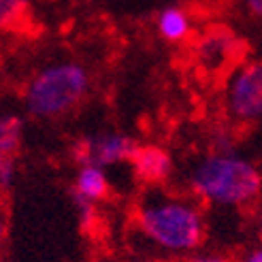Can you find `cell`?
<instances>
[{
  "label": "cell",
  "mask_w": 262,
  "mask_h": 262,
  "mask_svg": "<svg viewBox=\"0 0 262 262\" xmlns=\"http://www.w3.org/2000/svg\"><path fill=\"white\" fill-rule=\"evenodd\" d=\"M137 224L145 237L166 252H192L205 239V217L192 199L149 192L137 207Z\"/></svg>",
  "instance_id": "obj_1"
},
{
  "label": "cell",
  "mask_w": 262,
  "mask_h": 262,
  "mask_svg": "<svg viewBox=\"0 0 262 262\" xmlns=\"http://www.w3.org/2000/svg\"><path fill=\"white\" fill-rule=\"evenodd\" d=\"M192 192L217 207H250L262 192V175L250 160L237 154L213 151L190 173Z\"/></svg>",
  "instance_id": "obj_2"
},
{
  "label": "cell",
  "mask_w": 262,
  "mask_h": 262,
  "mask_svg": "<svg viewBox=\"0 0 262 262\" xmlns=\"http://www.w3.org/2000/svg\"><path fill=\"white\" fill-rule=\"evenodd\" d=\"M90 88V75L81 64L60 62L38 71L26 85L24 102L30 115L41 120L71 113L79 104Z\"/></svg>",
  "instance_id": "obj_3"
},
{
  "label": "cell",
  "mask_w": 262,
  "mask_h": 262,
  "mask_svg": "<svg viewBox=\"0 0 262 262\" xmlns=\"http://www.w3.org/2000/svg\"><path fill=\"white\" fill-rule=\"evenodd\" d=\"M226 109L232 120L254 124L262 120V62H241L228 75Z\"/></svg>",
  "instance_id": "obj_4"
},
{
  "label": "cell",
  "mask_w": 262,
  "mask_h": 262,
  "mask_svg": "<svg viewBox=\"0 0 262 262\" xmlns=\"http://www.w3.org/2000/svg\"><path fill=\"white\" fill-rule=\"evenodd\" d=\"M243 54V43L228 28H209L194 47L196 64L205 73H224L239 67V58Z\"/></svg>",
  "instance_id": "obj_5"
},
{
  "label": "cell",
  "mask_w": 262,
  "mask_h": 262,
  "mask_svg": "<svg viewBox=\"0 0 262 262\" xmlns=\"http://www.w3.org/2000/svg\"><path fill=\"white\" fill-rule=\"evenodd\" d=\"M139 149V143L122 133H102L88 137L79 147L81 162L98 164V166H111L120 162H130Z\"/></svg>",
  "instance_id": "obj_6"
},
{
  "label": "cell",
  "mask_w": 262,
  "mask_h": 262,
  "mask_svg": "<svg viewBox=\"0 0 262 262\" xmlns=\"http://www.w3.org/2000/svg\"><path fill=\"white\" fill-rule=\"evenodd\" d=\"M130 164L135 166V173L139 179H143L145 183H151V186H156V183H162L164 179L171 177L173 173V160L171 156H168L164 149L160 147H141L137 149L135 158L130 160Z\"/></svg>",
  "instance_id": "obj_7"
},
{
  "label": "cell",
  "mask_w": 262,
  "mask_h": 262,
  "mask_svg": "<svg viewBox=\"0 0 262 262\" xmlns=\"http://www.w3.org/2000/svg\"><path fill=\"white\" fill-rule=\"evenodd\" d=\"M73 196L77 199H83L90 203H98L102 199L109 196V179L104 168L98 164H90L83 162L81 168L77 171V179H75V192Z\"/></svg>",
  "instance_id": "obj_8"
},
{
  "label": "cell",
  "mask_w": 262,
  "mask_h": 262,
  "mask_svg": "<svg viewBox=\"0 0 262 262\" xmlns=\"http://www.w3.org/2000/svg\"><path fill=\"white\" fill-rule=\"evenodd\" d=\"M190 17L188 13L179 9V7H168L164 11H160L158 15V32L164 41L168 43H179V41H186L190 36Z\"/></svg>",
  "instance_id": "obj_9"
},
{
  "label": "cell",
  "mask_w": 262,
  "mask_h": 262,
  "mask_svg": "<svg viewBox=\"0 0 262 262\" xmlns=\"http://www.w3.org/2000/svg\"><path fill=\"white\" fill-rule=\"evenodd\" d=\"M21 120L15 115H5L0 117V154L5 156H15L21 145Z\"/></svg>",
  "instance_id": "obj_10"
},
{
  "label": "cell",
  "mask_w": 262,
  "mask_h": 262,
  "mask_svg": "<svg viewBox=\"0 0 262 262\" xmlns=\"http://www.w3.org/2000/svg\"><path fill=\"white\" fill-rule=\"evenodd\" d=\"M30 0H0V32L19 28L28 17Z\"/></svg>",
  "instance_id": "obj_11"
},
{
  "label": "cell",
  "mask_w": 262,
  "mask_h": 262,
  "mask_svg": "<svg viewBox=\"0 0 262 262\" xmlns=\"http://www.w3.org/2000/svg\"><path fill=\"white\" fill-rule=\"evenodd\" d=\"M15 177V162L11 156L0 154V188H9Z\"/></svg>",
  "instance_id": "obj_12"
},
{
  "label": "cell",
  "mask_w": 262,
  "mask_h": 262,
  "mask_svg": "<svg viewBox=\"0 0 262 262\" xmlns=\"http://www.w3.org/2000/svg\"><path fill=\"white\" fill-rule=\"evenodd\" d=\"M188 262H232V260L224 254H199L188 258Z\"/></svg>",
  "instance_id": "obj_13"
},
{
  "label": "cell",
  "mask_w": 262,
  "mask_h": 262,
  "mask_svg": "<svg viewBox=\"0 0 262 262\" xmlns=\"http://www.w3.org/2000/svg\"><path fill=\"white\" fill-rule=\"evenodd\" d=\"M243 3H245L247 11H250L252 15L262 17V0H243Z\"/></svg>",
  "instance_id": "obj_14"
},
{
  "label": "cell",
  "mask_w": 262,
  "mask_h": 262,
  "mask_svg": "<svg viewBox=\"0 0 262 262\" xmlns=\"http://www.w3.org/2000/svg\"><path fill=\"white\" fill-rule=\"evenodd\" d=\"M241 262H262V245L254 247L252 252H247V254L243 256V260H241Z\"/></svg>",
  "instance_id": "obj_15"
},
{
  "label": "cell",
  "mask_w": 262,
  "mask_h": 262,
  "mask_svg": "<svg viewBox=\"0 0 262 262\" xmlns=\"http://www.w3.org/2000/svg\"><path fill=\"white\" fill-rule=\"evenodd\" d=\"M258 228H260V234H262V209H260V213H258Z\"/></svg>",
  "instance_id": "obj_16"
},
{
  "label": "cell",
  "mask_w": 262,
  "mask_h": 262,
  "mask_svg": "<svg viewBox=\"0 0 262 262\" xmlns=\"http://www.w3.org/2000/svg\"><path fill=\"white\" fill-rule=\"evenodd\" d=\"M3 234H5V228H3V224H0V241H3Z\"/></svg>",
  "instance_id": "obj_17"
}]
</instances>
